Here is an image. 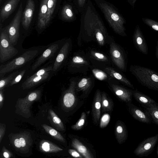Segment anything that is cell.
<instances>
[{"instance_id": "1", "label": "cell", "mask_w": 158, "mask_h": 158, "mask_svg": "<svg viewBox=\"0 0 158 158\" xmlns=\"http://www.w3.org/2000/svg\"><path fill=\"white\" fill-rule=\"evenodd\" d=\"M81 31L84 34L94 38L101 46L105 44L107 31L104 23L91 0L81 14Z\"/></svg>"}, {"instance_id": "2", "label": "cell", "mask_w": 158, "mask_h": 158, "mask_svg": "<svg viewBox=\"0 0 158 158\" xmlns=\"http://www.w3.org/2000/svg\"><path fill=\"white\" fill-rule=\"evenodd\" d=\"M109 25L117 34L125 36V20L118 9L112 4L105 0H94Z\"/></svg>"}, {"instance_id": "3", "label": "cell", "mask_w": 158, "mask_h": 158, "mask_svg": "<svg viewBox=\"0 0 158 158\" xmlns=\"http://www.w3.org/2000/svg\"><path fill=\"white\" fill-rule=\"evenodd\" d=\"M130 71L138 82L148 88L158 91V73L150 68L131 65Z\"/></svg>"}, {"instance_id": "4", "label": "cell", "mask_w": 158, "mask_h": 158, "mask_svg": "<svg viewBox=\"0 0 158 158\" xmlns=\"http://www.w3.org/2000/svg\"><path fill=\"white\" fill-rule=\"evenodd\" d=\"M42 89L29 92L23 98H19L15 106V112L26 118L31 116L30 108L33 102L39 100L41 97Z\"/></svg>"}, {"instance_id": "5", "label": "cell", "mask_w": 158, "mask_h": 158, "mask_svg": "<svg viewBox=\"0 0 158 158\" xmlns=\"http://www.w3.org/2000/svg\"><path fill=\"white\" fill-rule=\"evenodd\" d=\"M38 52V51L37 50L27 51L6 64L1 65L0 77L6 73L19 68L30 61L36 56Z\"/></svg>"}, {"instance_id": "6", "label": "cell", "mask_w": 158, "mask_h": 158, "mask_svg": "<svg viewBox=\"0 0 158 158\" xmlns=\"http://www.w3.org/2000/svg\"><path fill=\"white\" fill-rule=\"evenodd\" d=\"M8 137L10 143L18 152L22 153H27L31 146L33 140L30 133L27 131L11 133Z\"/></svg>"}, {"instance_id": "7", "label": "cell", "mask_w": 158, "mask_h": 158, "mask_svg": "<svg viewBox=\"0 0 158 158\" xmlns=\"http://www.w3.org/2000/svg\"><path fill=\"white\" fill-rule=\"evenodd\" d=\"M0 41V62L3 63L15 56L18 51L11 43L5 28L1 32Z\"/></svg>"}, {"instance_id": "8", "label": "cell", "mask_w": 158, "mask_h": 158, "mask_svg": "<svg viewBox=\"0 0 158 158\" xmlns=\"http://www.w3.org/2000/svg\"><path fill=\"white\" fill-rule=\"evenodd\" d=\"M23 11V5L21 3L15 16L9 24L5 28L11 43L16 45L19 35V26Z\"/></svg>"}, {"instance_id": "9", "label": "cell", "mask_w": 158, "mask_h": 158, "mask_svg": "<svg viewBox=\"0 0 158 158\" xmlns=\"http://www.w3.org/2000/svg\"><path fill=\"white\" fill-rule=\"evenodd\" d=\"M158 141V134L145 139L140 143L133 152L139 157L148 156L153 151Z\"/></svg>"}, {"instance_id": "10", "label": "cell", "mask_w": 158, "mask_h": 158, "mask_svg": "<svg viewBox=\"0 0 158 158\" xmlns=\"http://www.w3.org/2000/svg\"><path fill=\"white\" fill-rule=\"evenodd\" d=\"M110 53L112 59L115 64L120 69L125 71L126 57L122 51L115 43H112L110 45Z\"/></svg>"}, {"instance_id": "11", "label": "cell", "mask_w": 158, "mask_h": 158, "mask_svg": "<svg viewBox=\"0 0 158 158\" xmlns=\"http://www.w3.org/2000/svg\"><path fill=\"white\" fill-rule=\"evenodd\" d=\"M128 105L129 112L135 119L145 123L150 124L152 123L151 118L145 109L143 110L131 102L128 103Z\"/></svg>"}, {"instance_id": "12", "label": "cell", "mask_w": 158, "mask_h": 158, "mask_svg": "<svg viewBox=\"0 0 158 158\" xmlns=\"http://www.w3.org/2000/svg\"><path fill=\"white\" fill-rule=\"evenodd\" d=\"M76 84V81H71L68 88L64 93L62 102L65 108H71L75 104L76 99L75 93Z\"/></svg>"}, {"instance_id": "13", "label": "cell", "mask_w": 158, "mask_h": 158, "mask_svg": "<svg viewBox=\"0 0 158 158\" xmlns=\"http://www.w3.org/2000/svg\"><path fill=\"white\" fill-rule=\"evenodd\" d=\"M35 10V4L33 0H27L23 12L22 21L24 29H27L30 26Z\"/></svg>"}, {"instance_id": "14", "label": "cell", "mask_w": 158, "mask_h": 158, "mask_svg": "<svg viewBox=\"0 0 158 158\" xmlns=\"http://www.w3.org/2000/svg\"><path fill=\"white\" fill-rule=\"evenodd\" d=\"M133 42L136 49L144 55L148 53V48L146 40L141 31L136 28L133 35Z\"/></svg>"}, {"instance_id": "15", "label": "cell", "mask_w": 158, "mask_h": 158, "mask_svg": "<svg viewBox=\"0 0 158 158\" xmlns=\"http://www.w3.org/2000/svg\"><path fill=\"white\" fill-rule=\"evenodd\" d=\"M59 48L57 44H53L44 51L42 55L36 60L32 67V69L34 70L47 60L52 57Z\"/></svg>"}, {"instance_id": "16", "label": "cell", "mask_w": 158, "mask_h": 158, "mask_svg": "<svg viewBox=\"0 0 158 158\" xmlns=\"http://www.w3.org/2000/svg\"><path fill=\"white\" fill-rule=\"evenodd\" d=\"M111 87L115 94L121 100L128 103L131 102L133 90L115 84L112 85Z\"/></svg>"}, {"instance_id": "17", "label": "cell", "mask_w": 158, "mask_h": 158, "mask_svg": "<svg viewBox=\"0 0 158 158\" xmlns=\"http://www.w3.org/2000/svg\"><path fill=\"white\" fill-rule=\"evenodd\" d=\"M20 0H9L2 8L0 13L1 23L6 19L15 10Z\"/></svg>"}, {"instance_id": "18", "label": "cell", "mask_w": 158, "mask_h": 158, "mask_svg": "<svg viewBox=\"0 0 158 158\" xmlns=\"http://www.w3.org/2000/svg\"><path fill=\"white\" fill-rule=\"evenodd\" d=\"M78 10L71 4H67L63 7L61 11L62 18L64 20L72 22L75 20L77 17Z\"/></svg>"}, {"instance_id": "19", "label": "cell", "mask_w": 158, "mask_h": 158, "mask_svg": "<svg viewBox=\"0 0 158 158\" xmlns=\"http://www.w3.org/2000/svg\"><path fill=\"white\" fill-rule=\"evenodd\" d=\"M47 0H42L38 15L37 26L41 29L44 28L48 25L47 22L48 10Z\"/></svg>"}, {"instance_id": "20", "label": "cell", "mask_w": 158, "mask_h": 158, "mask_svg": "<svg viewBox=\"0 0 158 158\" xmlns=\"http://www.w3.org/2000/svg\"><path fill=\"white\" fill-rule=\"evenodd\" d=\"M50 72L43 75L34 77L31 76L27 77L22 84V88L23 89H28L35 86L47 79Z\"/></svg>"}, {"instance_id": "21", "label": "cell", "mask_w": 158, "mask_h": 158, "mask_svg": "<svg viewBox=\"0 0 158 158\" xmlns=\"http://www.w3.org/2000/svg\"><path fill=\"white\" fill-rule=\"evenodd\" d=\"M102 94L100 92L97 91L92 106V112L94 122L97 123L98 121L101 113Z\"/></svg>"}, {"instance_id": "22", "label": "cell", "mask_w": 158, "mask_h": 158, "mask_svg": "<svg viewBox=\"0 0 158 158\" xmlns=\"http://www.w3.org/2000/svg\"><path fill=\"white\" fill-rule=\"evenodd\" d=\"M133 96L143 107L149 106L156 102L148 96L137 89L133 91Z\"/></svg>"}, {"instance_id": "23", "label": "cell", "mask_w": 158, "mask_h": 158, "mask_svg": "<svg viewBox=\"0 0 158 158\" xmlns=\"http://www.w3.org/2000/svg\"><path fill=\"white\" fill-rule=\"evenodd\" d=\"M69 44L68 42L64 44L58 54L53 66V70L56 71L60 67L65 59L69 52Z\"/></svg>"}, {"instance_id": "24", "label": "cell", "mask_w": 158, "mask_h": 158, "mask_svg": "<svg viewBox=\"0 0 158 158\" xmlns=\"http://www.w3.org/2000/svg\"><path fill=\"white\" fill-rule=\"evenodd\" d=\"M39 148L42 152L47 153H56L63 150L56 144L45 140H43L40 142Z\"/></svg>"}, {"instance_id": "25", "label": "cell", "mask_w": 158, "mask_h": 158, "mask_svg": "<svg viewBox=\"0 0 158 158\" xmlns=\"http://www.w3.org/2000/svg\"><path fill=\"white\" fill-rule=\"evenodd\" d=\"M115 133L118 142L119 144L124 142L128 136L126 127L123 123L119 122L116 124Z\"/></svg>"}, {"instance_id": "26", "label": "cell", "mask_w": 158, "mask_h": 158, "mask_svg": "<svg viewBox=\"0 0 158 158\" xmlns=\"http://www.w3.org/2000/svg\"><path fill=\"white\" fill-rule=\"evenodd\" d=\"M72 146L85 158L94 157L87 148L79 140L74 139L72 142Z\"/></svg>"}, {"instance_id": "27", "label": "cell", "mask_w": 158, "mask_h": 158, "mask_svg": "<svg viewBox=\"0 0 158 158\" xmlns=\"http://www.w3.org/2000/svg\"><path fill=\"white\" fill-rule=\"evenodd\" d=\"M105 71L111 77L118 80L127 86L134 89L133 85L127 78L113 69L107 67L105 68Z\"/></svg>"}, {"instance_id": "28", "label": "cell", "mask_w": 158, "mask_h": 158, "mask_svg": "<svg viewBox=\"0 0 158 158\" xmlns=\"http://www.w3.org/2000/svg\"><path fill=\"white\" fill-rule=\"evenodd\" d=\"M48 119L52 125L57 130L63 131L64 127L63 123L55 113L52 109H49L48 112Z\"/></svg>"}, {"instance_id": "29", "label": "cell", "mask_w": 158, "mask_h": 158, "mask_svg": "<svg viewBox=\"0 0 158 158\" xmlns=\"http://www.w3.org/2000/svg\"><path fill=\"white\" fill-rule=\"evenodd\" d=\"M143 107L150 115L152 122L158 127V103L156 102L149 106Z\"/></svg>"}, {"instance_id": "30", "label": "cell", "mask_w": 158, "mask_h": 158, "mask_svg": "<svg viewBox=\"0 0 158 158\" xmlns=\"http://www.w3.org/2000/svg\"><path fill=\"white\" fill-rule=\"evenodd\" d=\"M41 126L45 131L54 139L62 143L65 142L64 138L57 130L46 124H43Z\"/></svg>"}, {"instance_id": "31", "label": "cell", "mask_w": 158, "mask_h": 158, "mask_svg": "<svg viewBox=\"0 0 158 158\" xmlns=\"http://www.w3.org/2000/svg\"><path fill=\"white\" fill-rule=\"evenodd\" d=\"M19 72L17 71L11 73L8 76L1 77L0 81V90H3L18 74Z\"/></svg>"}, {"instance_id": "32", "label": "cell", "mask_w": 158, "mask_h": 158, "mask_svg": "<svg viewBox=\"0 0 158 158\" xmlns=\"http://www.w3.org/2000/svg\"><path fill=\"white\" fill-rule=\"evenodd\" d=\"M101 105L103 111H110L112 109V102L105 93L102 94Z\"/></svg>"}, {"instance_id": "33", "label": "cell", "mask_w": 158, "mask_h": 158, "mask_svg": "<svg viewBox=\"0 0 158 158\" xmlns=\"http://www.w3.org/2000/svg\"><path fill=\"white\" fill-rule=\"evenodd\" d=\"M57 0H47L48 13L47 22L48 24L54 11Z\"/></svg>"}, {"instance_id": "34", "label": "cell", "mask_w": 158, "mask_h": 158, "mask_svg": "<svg viewBox=\"0 0 158 158\" xmlns=\"http://www.w3.org/2000/svg\"><path fill=\"white\" fill-rule=\"evenodd\" d=\"M91 85V81L89 78H84L78 82L77 89L79 90L85 91L90 87Z\"/></svg>"}, {"instance_id": "35", "label": "cell", "mask_w": 158, "mask_h": 158, "mask_svg": "<svg viewBox=\"0 0 158 158\" xmlns=\"http://www.w3.org/2000/svg\"><path fill=\"white\" fill-rule=\"evenodd\" d=\"M86 113L83 112L82 113L81 116L77 122L71 126V128L74 130H79L83 126L86 120Z\"/></svg>"}, {"instance_id": "36", "label": "cell", "mask_w": 158, "mask_h": 158, "mask_svg": "<svg viewBox=\"0 0 158 158\" xmlns=\"http://www.w3.org/2000/svg\"><path fill=\"white\" fill-rule=\"evenodd\" d=\"M26 71V70L25 69L19 72L18 74L8 85L7 87L11 86L15 84L18 83L22 79L25 74Z\"/></svg>"}, {"instance_id": "37", "label": "cell", "mask_w": 158, "mask_h": 158, "mask_svg": "<svg viewBox=\"0 0 158 158\" xmlns=\"http://www.w3.org/2000/svg\"><path fill=\"white\" fill-rule=\"evenodd\" d=\"M75 6L81 14L84 10L88 0H73Z\"/></svg>"}, {"instance_id": "38", "label": "cell", "mask_w": 158, "mask_h": 158, "mask_svg": "<svg viewBox=\"0 0 158 158\" xmlns=\"http://www.w3.org/2000/svg\"><path fill=\"white\" fill-rule=\"evenodd\" d=\"M92 72L95 77L100 80H103L107 78V75L103 71L97 69H94Z\"/></svg>"}, {"instance_id": "39", "label": "cell", "mask_w": 158, "mask_h": 158, "mask_svg": "<svg viewBox=\"0 0 158 158\" xmlns=\"http://www.w3.org/2000/svg\"><path fill=\"white\" fill-rule=\"evenodd\" d=\"M110 116L107 114H104L101 118L100 126L101 128L106 127L109 123L110 120Z\"/></svg>"}, {"instance_id": "40", "label": "cell", "mask_w": 158, "mask_h": 158, "mask_svg": "<svg viewBox=\"0 0 158 158\" xmlns=\"http://www.w3.org/2000/svg\"><path fill=\"white\" fill-rule=\"evenodd\" d=\"M53 70V67L50 66L46 68H42L32 75V76H36L43 75L48 72Z\"/></svg>"}, {"instance_id": "41", "label": "cell", "mask_w": 158, "mask_h": 158, "mask_svg": "<svg viewBox=\"0 0 158 158\" xmlns=\"http://www.w3.org/2000/svg\"><path fill=\"white\" fill-rule=\"evenodd\" d=\"M13 156V154L3 146L0 153V158H10Z\"/></svg>"}, {"instance_id": "42", "label": "cell", "mask_w": 158, "mask_h": 158, "mask_svg": "<svg viewBox=\"0 0 158 158\" xmlns=\"http://www.w3.org/2000/svg\"><path fill=\"white\" fill-rule=\"evenodd\" d=\"M91 54L94 58L98 60L102 61H107L108 60V59L106 57L104 54L101 53L92 52Z\"/></svg>"}, {"instance_id": "43", "label": "cell", "mask_w": 158, "mask_h": 158, "mask_svg": "<svg viewBox=\"0 0 158 158\" xmlns=\"http://www.w3.org/2000/svg\"><path fill=\"white\" fill-rule=\"evenodd\" d=\"M6 129V126L4 123H0V143H1L2 138L5 134Z\"/></svg>"}, {"instance_id": "44", "label": "cell", "mask_w": 158, "mask_h": 158, "mask_svg": "<svg viewBox=\"0 0 158 158\" xmlns=\"http://www.w3.org/2000/svg\"><path fill=\"white\" fill-rule=\"evenodd\" d=\"M69 154L73 157L75 158H82L80 153L77 151L73 149H69L68 150Z\"/></svg>"}, {"instance_id": "45", "label": "cell", "mask_w": 158, "mask_h": 158, "mask_svg": "<svg viewBox=\"0 0 158 158\" xmlns=\"http://www.w3.org/2000/svg\"><path fill=\"white\" fill-rule=\"evenodd\" d=\"M72 61L76 64H82L85 62L84 59L79 56H75L73 57Z\"/></svg>"}, {"instance_id": "46", "label": "cell", "mask_w": 158, "mask_h": 158, "mask_svg": "<svg viewBox=\"0 0 158 158\" xmlns=\"http://www.w3.org/2000/svg\"><path fill=\"white\" fill-rule=\"evenodd\" d=\"M4 95L3 90H0V109L2 107L4 102Z\"/></svg>"}, {"instance_id": "47", "label": "cell", "mask_w": 158, "mask_h": 158, "mask_svg": "<svg viewBox=\"0 0 158 158\" xmlns=\"http://www.w3.org/2000/svg\"><path fill=\"white\" fill-rule=\"evenodd\" d=\"M155 55L156 57L158 60V41H157L156 46L155 50Z\"/></svg>"}, {"instance_id": "48", "label": "cell", "mask_w": 158, "mask_h": 158, "mask_svg": "<svg viewBox=\"0 0 158 158\" xmlns=\"http://www.w3.org/2000/svg\"><path fill=\"white\" fill-rule=\"evenodd\" d=\"M156 154L157 156H158V145L156 149Z\"/></svg>"}, {"instance_id": "49", "label": "cell", "mask_w": 158, "mask_h": 158, "mask_svg": "<svg viewBox=\"0 0 158 158\" xmlns=\"http://www.w3.org/2000/svg\"></svg>"}]
</instances>
